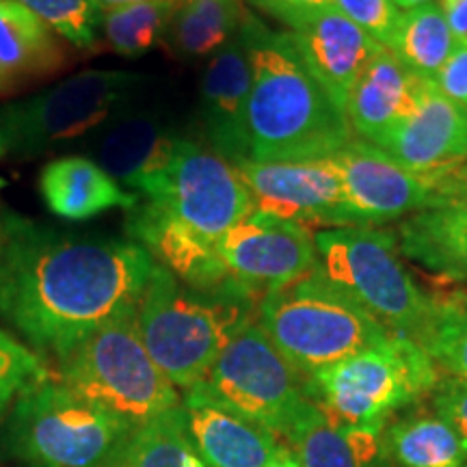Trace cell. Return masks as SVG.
<instances>
[{
  "label": "cell",
  "mask_w": 467,
  "mask_h": 467,
  "mask_svg": "<svg viewBox=\"0 0 467 467\" xmlns=\"http://www.w3.org/2000/svg\"><path fill=\"white\" fill-rule=\"evenodd\" d=\"M154 266L134 241L76 238L20 217L0 219V314L57 359L137 309Z\"/></svg>",
  "instance_id": "1"
},
{
  "label": "cell",
  "mask_w": 467,
  "mask_h": 467,
  "mask_svg": "<svg viewBox=\"0 0 467 467\" xmlns=\"http://www.w3.org/2000/svg\"><path fill=\"white\" fill-rule=\"evenodd\" d=\"M249 52V161L329 159L353 141L347 115L307 72L288 31H271L247 14L241 28Z\"/></svg>",
  "instance_id": "2"
},
{
  "label": "cell",
  "mask_w": 467,
  "mask_h": 467,
  "mask_svg": "<svg viewBox=\"0 0 467 467\" xmlns=\"http://www.w3.org/2000/svg\"><path fill=\"white\" fill-rule=\"evenodd\" d=\"M260 296L238 282L197 288L156 265L137 306V329L150 358L178 389L206 381L238 331L254 323Z\"/></svg>",
  "instance_id": "3"
},
{
  "label": "cell",
  "mask_w": 467,
  "mask_h": 467,
  "mask_svg": "<svg viewBox=\"0 0 467 467\" xmlns=\"http://www.w3.org/2000/svg\"><path fill=\"white\" fill-rule=\"evenodd\" d=\"M258 323L306 379L392 334L320 266L266 292L258 306Z\"/></svg>",
  "instance_id": "4"
},
{
  "label": "cell",
  "mask_w": 467,
  "mask_h": 467,
  "mask_svg": "<svg viewBox=\"0 0 467 467\" xmlns=\"http://www.w3.org/2000/svg\"><path fill=\"white\" fill-rule=\"evenodd\" d=\"M61 383L132 429L182 405L178 388L150 358L137 329V309L87 336L58 359Z\"/></svg>",
  "instance_id": "5"
},
{
  "label": "cell",
  "mask_w": 467,
  "mask_h": 467,
  "mask_svg": "<svg viewBox=\"0 0 467 467\" xmlns=\"http://www.w3.org/2000/svg\"><path fill=\"white\" fill-rule=\"evenodd\" d=\"M440 368L411 337L389 334L307 377L309 399L337 422L383 431L396 411L431 394Z\"/></svg>",
  "instance_id": "6"
},
{
  "label": "cell",
  "mask_w": 467,
  "mask_h": 467,
  "mask_svg": "<svg viewBox=\"0 0 467 467\" xmlns=\"http://www.w3.org/2000/svg\"><path fill=\"white\" fill-rule=\"evenodd\" d=\"M320 268L392 334L422 342L433 295L416 284L400 260L396 234L372 225L329 227L314 234Z\"/></svg>",
  "instance_id": "7"
},
{
  "label": "cell",
  "mask_w": 467,
  "mask_h": 467,
  "mask_svg": "<svg viewBox=\"0 0 467 467\" xmlns=\"http://www.w3.org/2000/svg\"><path fill=\"white\" fill-rule=\"evenodd\" d=\"M134 195V206L143 213L214 247L225 232L255 210L254 197L232 162L180 137Z\"/></svg>",
  "instance_id": "8"
},
{
  "label": "cell",
  "mask_w": 467,
  "mask_h": 467,
  "mask_svg": "<svg viewBox=\"0 0 467 467\" xmlns=\"http://www.w3.org/2000/svg\"><path fill=\"white\" fill-rule=\"evenodd\" d=\"M132 431L50 379L20 396L9 420L11 448L33 467H107Z\"/></svg>",
  "instance_id": "9"
},
{
  "label": "cell",
  "mask_w": 467,
  "mask_h": 467,
  "mask_svg": "<svg viewBox=\"0 0 467 467\" xmlns=\"http://www.w3.org/2000/svg\"><path fill=\"white\" fill-rule=\"evenodd\" d=\"M139 76L85 69L26 100L0 107V156L33 159L102 126L130 96Z\"/></svg>",
  "instance_id": "10"
},
{
  "label": "cell",
  "mask_w": 467,
  "mask_h": 467,
  "mask_svg": "<svg viewBox=\"0 0 467 467\" xmlns=\"http://www.w3.org/2000/svg\"><path fill=\"white\" fill-rule=\"evenodd\" d=\"M195 388L279 437H285L309 402L307 379L255 320L232 337L206 381Z\"/></svg>",
  "instance_id": "11"
},
{
  "label": "cell",
  "mask_w": 467,
  "mask_h": 467,
  "mask_svg": "<svg viewBox=\"0 0 467 467\" xmlns=\"http://www.w3.org/2000/svg\"><path fill=\"white\" fill-rule=\"evenodd\" d=\"M217 254L227 275L260 299L320 266L309 227L258 208L225 232Z\"/></svg>",
  "instance_id": "12"
},
{
  "label": "cell",
  "mask_w": 467,
  "mask_h": 467,
  "mask_svg": "<svg viewBox=\"0 0 467 467\" xmlns=\"http://www.w3.org/2000/svg\"><path fill=\"white\" fill-rule=\"evenodd\" d=\"M361 225H381L407 219L433 202L454 171L416 173L388 151L355 137L347 148L329 156Z\"/></svg>",
  "instance_id": "13"
},
{
  "label": "cell",
  "mask_w": 467,
  "mask_h": 467,
  "mask_svg": "<svg viewBox=\"0 0 467 467\" xmlns=\"http://www.w3.org/2000/svg\"><path fill=\"white\" fill-rule=\"evenodd\" d=\"M258 210L296 221L301 225L348 227L361 225L348 206L340 175L329 159L255 162L236 167Z\"/></svg>",
  "instance_id": "14"
},
{
  "label": "cell",
  "mask_w": 467,
  "mask_h": 467,
  "mask_svg": "<svg viewBox=\"0 0 467 467\" xmlns=\"http://www.w3.org/2000/svg\"><path fill=\"white\" fill-rule=\"evenodd\" d=\"M377 148L416 173L457 171L467 165V109L420 78L407 117Z\"/></svg>",
  "instance_id": "15"
},
{
  "label": "cell",
  "mask_w": 467,
  "mask_h": 467,
  "mask_svg": "<svg viewBox=\"0 0 467 467\" xmlns=\"http://www.w3.org/2000/svg\"><path fill=\"white\" fill-rule=\"evenodd\" d=\"M400 255L448 284L467 285V184L459 169L433 202L400 221Z\"/></svg>",
  "instance_id": "16"
},
{
  "label": "cell",
  "mask_w": 467,
  "mask_h": 467,
  "mask_svg": "<svg viewBox=\"0 0 467 467\" xmlns=\"http://www.w3.org/2000/svg\"><path fill=\"white\" fill-rule=\"evenodd\" d=\"M288 35L303 66L344 113L350 91L381 44L336 7L309 16Z\"/></svg>",
  "instance_id": "17"
},
{
  "label": "cell",
  "mask_w": 467,
  "mask_h": 467,
  "mask_svg": "<svg viewBox=\"0 0 467 467\" xmlns=\"http://www.w3.org/2000/svg\"><path fill=\"white\" fill-rule=\"evenodd\" d=\"M249 52L243 33L210 57L202 76V119L208 141L234 167L249 161Z\"/></svg>",
  "instance_id": "18"
},
{
  "label": "cell",
  "mask_w": 467,
  "mask_h": 467,
  "mask_svg": "<svg viewBox=\"0 0 467 467\" xmlns=\"http://www.w3.org/2000/svg\"><path fill=\"white\" fill-rule=\"evenodd\" d=\"M182 407L191 440L208 467H265L285 448L282 437L200 388L186 389Z\"/></svg>",
  "instance_id": "19"
},
{
  "label": "cell",
  "mask_w": 467,
  "mask_h": 467,
  "mask_svg": "<svg viewBox=\"0 0 467 467\" xmlns=\"http://www.w3.org/2000/svg\"><path fill=\"white\" fill-rule=\"evenodd\" d=\"M418 83L420 76L409 72L381 46L368 61L344 109L355 137L381 145L407 117L416 100Z\"/></svg>",
  "instance_id": "20"
},
{
  "label": "cell",
  "mask_w": 467,
  "mask_h": 467,
  "mask_svg": "<svg viewBox=\"0 0 467 467\" xmlns=\"http://www.w3.org/2000/svg\"><path fill=\"white\" fill-rule=\"evenodd\" d=\"M301 467H392L383 431L337 422L309 399L284 437Z\"/></svg>",
  "instance_id": "21"
},
{
  "label": "cell",
  "mask_w": 467,
  "mask_h": 467,
  "mask_svg": "<svg viewBox=\"0 0 467 467\" xmlns=\"http://www.w3.org/2000/svg\"><path fill=\"white\" fill-rule=\"evenodd\" d=\"M46 208L67 221H87L113 208L130 210L137 195L121 189L104 169L87 156H63L48 162L39 175Z\"/></svg>",
  "instance_id": "22"
},
{
  "label": "cell",
  "mask_w": 467,
  "mask_h": 467,
  "mask_svg": "<svg viewBox=\"0 0 467 467\" xmlns=\"http://www.w3.org/2000/svg\"><path fill=\"white\" fill-rule=\"evenodd\" d=\"M66 55L57 35L16 0H0V96L58 72Z\"/></svg>",
  "instance_id": "23"
},
{
  "label": "cell",
  "mask_w": 467,
  "mask_h": 467,
  "mask_svg": "<svg viewBox=\"0 0 467 467\" xmlns=\"http://www.w3.org/2000/svg\"><path fill=\"white\" fill-rule=\"evenodd\" d=\"M173 141V134L154 115H121L104 128L93 145V161L121 189L137 192L143 180L162 165Z\"/></svg>",
  "instance_id": "24"
},
{
  "label": "cell",
  "mask_w": 467,
  "mask_h": 467,
  "mask_svg": "<svg viewBox=\"0 0 467 467\" xmlns=\"http://www.w3.org/2000/svg\"><path fill=\"white\" fill-rule=\"evenodd\" d=\"M244 17L243 0H182L173 9L167 35L180 57H213L241 33Z\"/></svg>",
  "instance_id": "25"
},
{
  "label": "cell",
  "mask_w": 467,
  "mask_h": 467,
  "mask_svg": "<svg viewBox=\"0 0 467 467\" xmlns=\"http://www.w3.org/2000/svg\"><path fill=\"white\" fill-rule=\"evenodd\" d=\"M457 46L441 5L433 0L402 11L399 28L388 50L409 72L435 83Z\"/></svg>",
  "instance_id": "26"
},
{
  "label": "cell",
  "mask_w": 467,
  "mask_h": 467,
  "mask_svg": "<svg viewBox=\"0 0 467 467\" xmlns=\"http://www.w3.org/2000/svg\"><path fill=\"white\" fill-rule=\"evenodd\" d=\"M383 443L399 467H467L459 435L437 413L396 420L383 429Z\"/></svg>",
  "instance_id": "27"
},
{
  "label": "cell",
  "mask_w": 467,
  "mask_h": 467,
  "mask_svg": "<svg viewBox=\"0 0 467 467\" xmlns=\"http://www.w3.org/2000/svg\"><path fill=\"white\" fill-rule=\"evenodd\" d=\"M107 467H208L197 452L184 407L137 426Z\"/></svg>",
  "instance_id": "28"
},
{
  "label": "cell",
  "mask_w": 467,
  "mask_h": 467,
  "mask_svg": "<svg viewBox=\"0 0 467 467\" xmlns=\"http://www.w3.org/2000/svg\"><path fill=\"white\" fill-rule=\"evenodd\" d=\"M420 347L448 377L467 381V288L433 296V314Z\"/></svg>",
  "instance_id": "29"
},
{
  "label": "cell",
  "mask_w": 467,
  "mask_h": 467,
  "mask_svg": "<svg viewBox=\"0 0 467 467\" xmlns=\"http://www.w3.org/2000/svg\"><path fill=\"white\" fill-rule=\"evenodd\" d=\"M173 9L175 5L169 0H148L102 11V35L117 55L141 57L165 37Z\"/></svg>",
  "instance_id": "30"
},
{
  "label": "cell",
  "mask_w": 467,
  "mask_h": 467,
  "mask_svg": "<svg viewBox=\"0 0 467 467\" xmlns=\"http://www.w3.org/2000/svg\"><path fill=\"white\" fill-rule=\"evenodd\" d=\"M33 11L52 33L76 48H91L100 28V9L93 0H16Z\"/></svg>",
  "instance_id": "31"
},
{
  "label": "cell",
  "mask_w": 467,
  "mask_h": 467,
  "mask_svg": "<svg viewBox=\"0 0 467 467\" xmlns=\"http://www.w3.org/2000/svg\"><path fill=\"white\" fill-rule=\"evenodd\" d=\"M48 379L42 359L26 344L0 329V413L33 385Z\"/></svg>",
  "instance_id": "32"
},
{
  "label": "cell",
  "mask_w": 467,
  "mask_h": 467,
  "mask_svg": "<svg viewBox=\"0 0 467 467\" xmlns=\"http://www.w3.org/2000/svg\"><path fill=\"white\" fill-rule=\"evenodd\" d=\"M334 5L383 48L392 44L402 16V9L396 7L394 0H334Z\"/></svg>",
  "instance_id": "33"
},
{
  "label": "cell",
  "mask_w": 467,
  "mask_h": 467,
  "mask_svg": "<svg viewBox=\"0 0 467 467\" xmlns=\"http://www.w3.org/2000/svg\"><path fill=\"white\" fill-rule=\"evenodd\" d=\"M433 396L435 413L452 426L467 454V381L457 377H440Z\"/></svg>",
  "instance_id": "34"
},
{
  "label": "cell",
  "mask_w": 467,
  "mask_h": 467,
  "mask_svg": "<svg viewBox=\"0 0 467 467\" xmlns=\"http://www.w3.org/2000/svg\"><path fill=\"white\" fill-rule=\"evenodd\" d=\"M254 7L273 16L288 28H295L318 11L336 7L334 0H249Z\"/></svg>",
  "instance_id": "35"
},
{
  "label": "cell",
  "mask_w": 467,
  "mask_h": 467,
  "mask_svg": "<svg viewBox=\"0 0 467 467\" xmlns=\"http://www.w3.org/2000/svg\"><path fill=\"white\" fill-rule=\"evenodd\" d=\"M435 83L448 98L467 109V48L457 46V50L448 58Z\"/></svg>",
  "instance_id": "36"
},
{
  "label": "cell",
  "mask_w": 467,
  "mask_h": 467,
  "mask_svg": "<svg viewBox=\"0 0 467 467\" xmlns=\"http://www.w3.org/2000/svg\"><path fill=\"white\" fill-rule=\"evenodd\" d=\"M440 5L457 44L467 48V0H440Z\"/></svg>",
  "instance_id": "37"
},
{
  "label": "cell",
  "mask_w": 467,
  "mask_h": 467,
  "mask_svg": "<svg viewBox=\"0 0 467 467\" xmlns=\"http://www.w3.org/2000/svg\"><path fill=\"white\" fill-rule=\"evenodd\" d=\"M265 467H301V461L295 454V451H292V448L288 446L282 454H279L277 459H273L271 463L265 465Z\"/></svg>",
  "instance_id": "38"
},
{
  "label": "cell",
  "mask_w": 467,
  "mask_h": 467,
  "mask_svg": "<svg viewBox=\"0 0 467 467\" xmlns=\"http://www.w3.org/2000/svg\"><path fill=\"white\" fill-rule=\"evenodd\" d=\"M96 7L102 11H110V9H119V7H128V5H137V3H148V0H93Z\"/></svg>",
  "instance_id": "39"
},
{
  "label": "cell",
  "mask_w": 467,
  "mask_h": 467,
  "mask_svg": "<svg viewBox=\"0 0 467 467\" xmlns=\"http://www.w3.org/2000/svg\"><path fill=\"white\" fill-rule=\"evenodd\" d=\"M426 3H433V0H394V5L402 11L407 9H413V7H420V5H426Z\"/></svg>",
  "instance_id": "40"
},
{
  "label": "cell",
  "mask_w": 467,
  "mask_h": 467,
  "mask_svg": "<svg viewBox=\"0 0 467 467\" xmlns=\"http://www.w3.org/2000/svg\"><path fill=\"white\" fill-rule=\"evenodd\" d=\"M459 178H461V180H463V182L467 184V165H463V167H461V169H459Z\"/></svg>",
  "instance_id": "41"
},
{
  "label": "cell",
  "mask_w": 467,
  "mask_h": 467,
  "mask_svg": "<svg viewBox=\"0 0 467 467\" xmlns=\"http://www.w3.org/2000/svg\"><path fill=\"white\" fill-rule=\"evenodd\" d=\"M169 3H173V5H175V7H178V5H180V3H182V0H169Z\"/></svg>",
  "instance_id": "42"
}]
</instances>
